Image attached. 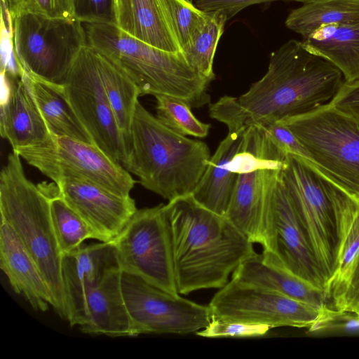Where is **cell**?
Wrapping results in <instances>:
<instances>
[{
    "label": "cell",
    "instance_id": "obj_24",
    "mask_svg": "<svg viewBox=\"0 0 359 359\" xmlns=\"http://www.w3.org/2000/svg\"><path fill=\"white\" fill-rule=\"evenodd\" d=\"M19 74L53 135L67 137L94 144L72 109L63 85L43 81L23 71Z\"/></svg>",
    "mask_w": 359,
    "mask_h": 359
},
{
    "label": "cell",
    "instance_id": "obj_5",
    "mask_svg": "<svg viewBox=\"0 0 359 359\" xmlns=\"http://www.w3.org/2000/svg\"><path fill=\"white\" fill-rule=\"evenodd\" d=\"M83 23L87 43L117 64L136 83L141 95L164 94L187 101L191 108L210 102L212 81L199 74L182 51L153 47L114 23Z\"/></svg>",
    "mask_w": 359,
    "mask_h": 359
},
{
    "label": "cell",
    "instance_id": "obj_20",
    "mask_svg": "<svg viewBox=\"0 0 359 359\" xmlns=\"http://www.w3.org/2000/svg\"><path fill=\"white\" fill-rule=\"evenodd\" d=\"M122 271L118 268L95 286L86 289V320L80 330L111 337H135L121 287Z\"/></svg>",
    "mask_w": 359,
    "mask_h": 359
},
{
    "label": "cell",
    "instance_id": "obj_22",
    "mask_svg": "<svg viewBox=\"0 0 359 359\" xmlns=\"http://www.w3.org/2000/svg\"><path fill=\"white\" fill-rule=\"evenodd\" d=\"M245 128L228 133L191 194L198 204L222 215L226 214L238 177L228 169V164L241 147Z\"/></svg>",
    "mask_w": 359,
    "mask_h": 359
},
{
    "label": "cell",
    "instance_id": "obj_17",
    "mask_svg": "<svg viewBox=\"0 0 359 359\" xmlns=\"http://www.w3.org/2000/svg\"><path fill=\"white\" fill-rule=\"evenodd\" d=\"M5 93L0 107V133L13 151L41 145L53 137L18 72H2Z\"/></svg>",
    "mask_w": 359,
    "mask_h": 359
},
{
    "label": "cell",
    "instance_id": "obj_40",
    "mask_svg": "<svg viewBox=\"0 0 359 359\" xmlns=\"http://www.w3.org/2000/svg\"><path fill=\"white\" fill-rule=\"evenodd\" d=\"M330 104L359 121V79L345 82Z\"/></svg>",
    "mask_w": 359,
    "mask_h": 359
},
{
    "label": "cell",
    "instance_id": "obj_4",
    "mask_svg": "<svg viewBox=\"0 0 359 359\" xmlns=\"http://www.w3.org/2000/svg\"><path fill=\"white\" fill-rule=\"evenodd\" d=\"M280 176L328 284L359 203L300 156L287 154Z\"/></svg>",
    "mask_w": 359,
    "mask_h": 359
},
{
    "label": "cell",
    "instance_id": "obj_33",
    "mask_svg": "<svg viewBox=\"0 0 359 359\" xmlns=\"http://www.w3.org/2000/svg\"><path fill=\"white\" fill-rule=\"evenodd\" d=\"M358 257L359 209L344 240L337 268L327 286L326 296L329 307L336 309L339 305Z\"/></svg>",
    "mask_w": 359,
    "mask_h": 359
},
{
    "label": "cell",
    "instance_id": "obj_38",
    "mask_svg": "<svg viewBox=\"0 0 359 359\" xmlns=\"http://www.w3.org/2000/svg\"><path fill=\"white\" fill-rule=\"evenodd\" d=\"M262 125L273 141L285 153L296 155L309 161V156L301 142L285 126L278 123H266Z\"/></svg>",
    "mask_w": 359,
    "mask_h": 359
},
{
    "label": "cell",
    "instance_id": "obj_7",
    "mask_svg": "<svg viewBox=\"0 0 359 359\" xmlns=\"http://www.w3.org/2000/svg\"><path fill=\"white\" fill-rule=\"evenodd\" d=\"M277 122L295 135L313 165L359 203V121L329 104Z\"/></svg>",
    "mask_w": 359,
    "mask_h": 359
},
{
    "label": "cell",
    "instance_id": "obj_35",
    "mask_svg": "<svg viewBox=\"0 0 359 359\" xmlns=\"http://www.w3.org/2000/svg\"><path fill=\"white\" fill-rule=\"evenodd\" d=\"M8 22L23 14L74 18L72 0H2Z\"/></svg>",
    "mask_w": 359,
    "mask_h": 359
},
{
    "label": "cell",
    "instance_id": "obj_36",
    "mask_svg": "<svg viewBox=\"0 0 359 359\" xmlns=\"http://www.w3.org/2000/svg\"><path fill=\"white\" fill-rule=\"evenodd\" d=\"M271 327L266 325L212 318L210 323L196 334L206 338L257 337L265 335Z\"/></svg>",
    "mask_w": 359,
    "mask_h": 359
},
{
    "label": "cell",
    "instance_id": "obj_11",
    "mask_svg": "<svg viewBox=\"0 0 359 359\" xmlns=\"http://www.w3.org/2000/svg\"><path fill=\"white\" fill-rule=\"evenodd\" d=\"M65 95L95 145L123 164L128 147L105 93L95 48L84 46L63 84Z\"/></svg>",
    "mask_w": 359,
    "mask_h": 359
},
{
    "label": "cell",
    "instance_id": "obj_29",
    "mask_svg": "<svg viewBox=\"0 0 359 359\" xmlns=\"http://www.w3.org/2000/svg\"><path fill=\"white\" fill-rule=\"evenodd\" d=\"M44 188L50 197L52 224L62 255L76 250L87 239L99 241L94 231L61 197L55 182L44 184Z\"/></svg>",
    "mask_w": 359,
    "mask_h": 359
},
{
    "label": "cell",
    "instance_id": "obj_23",
    "mask_svg": "<svg viewBox=\"0 0 359 359\" xmlns=\"http://www.w3.org/2000/svg\"><path fill=\"white\" fill-rule=\"evenodd\" d=\"M115 25L130 36L166 51H182L157 0H114Z\"/></svg>",
    "mask_w": 359,
    "mask_h": 359
},
{
    "label": "cell",
    "instance_id": "obj_14",
    "mask_svg": "<svg viewBox=\"0 0 359 359\" xmlns=\"http://www.w3.org/2000/svg\"><path fill=\"white\" fill-rule=\"evenodd\" d=\"M264 238L263 250L273 253L288 270L326 293V278L310 246L280 171L273 187Z\"/></svg>",
    "mask_w": 359,
    "mask_h": 359
},
{
    "label": "cell",
    "instance_id": "obj_18",
    "mask_svg": "<svg viewBox=\"0 0 359 359\" xmlns=\"http://www.w3.org/2000/svg\"><path fill=\"white\" fill-rule=\"evenodd\" d=\"M280 170L238 174L225 216L252 243L264 245V231L273 187Z\"/></svg>",
    "mask_w": 359,
    "mask_h": 359
},
{
    "label": "cell",
    "instance_id": "obj_26",
    "mask_svg": "<svg viewBox=\"0 0 359 359\" xmlns=\"http://www.w3.org/2000/svg\"><path fill=\"white\" fill-rule=\"evenodd\" d=\"M95 50L101 80L128 152L131 125L141 92L117 64L98 50Z\"/></svg>",
    "mask_w": 359,
    "mask_h": 359
},
{
    "label": "cell",
    "instance_id": "obj_8",
    "mask_svg": "<svg viewBox=\"0 0 359 359\" xmlns=\"http://www.w3.org/2000/svg\"><path fill=\"white\" fill-rule=\"evenodd\" d=\"M18 73L62 86L87 43L83 23L74 18L23 14L10 22Z\"/></svg>",
    "mask_w": 359,
    "mask_h": 359
},
{
    "label": "cell",
    "instance_id": "obj_21",
    "mask_svg": "<svg viewBox=\"0 0 359 359\" xmlns=\"http://www.w3.org/2000/svg\"><path fill=\"white\" fill-rule=\"evenodd\" d=\"M0 266L13 290L36 311L52 305L50 291L36 264L12 228L1 219Z\"/></svg>",
    "mask_w": 359,
    "mask_h": 359
},
{
    "label": "cell",
    "instance_id": "obj_6",
    "mask_svg": "<svg viewBox=\"0 0 359 359\" xmlns=\"http://www.w3.org/2000/svg\"><path fill=\"white\" fill-rule=\"evenodd\" d=\"M20 156L9 154L0 174L1 219L13 230L39 269L55 312L67 320L62 280V254L53 230L50 197L25 175Z\"/></svg>",
    "mask_w": 359,
    "mask_h": 359
},
{
    "label": "cell",
    "instance_id": "obj_15",
    "mask_svg": "<svg viewBox=\"0 0 359 359\" xmlns=\"http://www.w3.org/2000/svg\"><path fill=\"white\" fill-rule=\"evenodd\" d=\"M61 197L98 236L113 241L137 211L130 196H121L90 180L65 177L55 183Z\"/></svg>",
    "mask_w": 359,
    "mask_h": 359
},
{
    "label": "cell",
    "instance_id": "obj_30",
    "mask_svg": "<svg viewBox=\"0 0 359 359\" xmlns=\"http://www.w3.org/2000/svg\"><path fill=\"white\" fill-rule=\"evenodd\" d=\"M226 15L220 11L208 13L205 23L193 35L182 52L189 65L202 76L212 81L213 60L222 35Z\"/></svg>",
    "mask_w": 359,
    "mask_h": 359
},
{
    "label": "cell",
    "instance_id": "obj_31",
    "mask_svg": "<svg viewBox=\"0 0 359 359\" xmlns=\"http://www.w3.org/2000/svg\"><path fill=\"white\" fill-rule=\"evenodd\" d=\"M154 97L156 101V117L163 125L184 136L203 138L208 135L210 125L197 119L187 101L164 94Z\"/></svg>",
    "mask_w": 359,
    "mask_h": 359
},
{
    "label": "cell",
    "instance_id": "obj_37",
    "mask_svg": "<svg viewBox=\"0 0 359 359\" xmlns=\"http://www.w3.org/2000/svg\"><path fill=\"white\" fill-rule=\"evenodd\" d=\"M74 18L84 23H115L114 0H72Z\"/></svg>",
    "mask_w": 359,
    "mask_h": 359
},
{
    "label": "cell",
    "instance_id": "obj_12",
    "mask_svg": "<svg viewBox=\"0 0 359 359\" xmlns=\"http://www.w3.org/2000/svg\"><path fill=\"white\" fill-rule=\"evenodd\" d=\"M121 287L135 337L196 333L212 319L209 306L166 292L136 276L122 272Z\"/></svg>",
    "mask_w": 359,
    "mask_h": 359
},
{
    "label": "cell",
    "instance_id": "obj_13",
    "mask_svg": "<svg viewBox=\"0 0 359 359\" xmlns=\"http://www.w3.org/2000/svg\"><path fill=\"white\" fill-rule=\"evenodd\" d=\"M212 318L262 324L271 328H309L319 311L271 290L231 280L209 303Z\"/></svg>",
    "mask_w": 359,
    "mask_h": 359
},
{
    "label": "cell",
    "instance_id": "obj_39",
    "mask_svg": "<svg viewBox=\"0 0 359 359\" xmlns=\"http://www.w3.org/2000/svg\"><path fill=\"white\" fill-rule=\"evenodd\" d=\"M198 8L205 13L220 11L224 13L227 20L233 17L242 9L257 4L276 1H293L303 4L318 0H190Z\"/></svg>",
    "mask_w": 359,
    "mask_h": 359
},
{
    "label": "cell",
    "instance_id": "obj_1",
    "mask_svg": "<svg viewBox=\"0 0 359 359\" xmlns=\"http://www.w3.org/2000/svg\"><path fill=\"white\" fill-rule=\"evenodd\" d=\"M345 83L326 59L290 40L271 54L266 73L238 97L225 95L210 104V116L229 132L304 115L329 104Z\"/></svg>",
    "mask_w": 359,
    "mask_h": 359
},
{
    "label": "cell",
    "instance_id": "obj_32",
    "mask_svg": "<svg viewBox=\"0 0 359 359\" xmlns=\"http://www.w3.org/2000/svg\"><path fill=\"white\" fill-rule=\"evenodd\" d=\"M163 19L181 50L205 23L208 13L190 0H157Z\"/></svg>",
    "mask_w": 359,
    "mask_h": 359
},
{
    "label": "cell",
    "instance_id": "obj_16",
    "mask_svg": "<svg viewBox=\"0 0 359 359\" xmlns=\"http://www.w3.org/2000/svg\"><path fill=\"white\" fill-rule=\"evenodd\" d=\"M118 268L112 241L81 245L62 255L61 272L67 320L72 327H81L86 323V289L98 285Z\"/></svg>",
    "mask_w": 359,
    "mask_h": 359
},
{
    "label": "cell",
    "instance_id": "obj_25",
    "mask_svg": "<svg viewBox=\"0 0 359 359\" xmlns=\"http://www.w3.org/2000/svg\"><path fill=\"white\" fill-rule=\"evenodd\" d=\"M302 43L337 67L346 83L359 79V25H323L303 36Z\"/></svg>",
    "mask_w": 359,
    "mask_h": 359
},
{
    "label": "cell",
    "instance_id": "obj_2",
    "mask_svg": "<svg viewBox=\"0 0 359 359\" xmlns=\"http://www.w3.org/2000/svg\"><path fill=\"white\" fill-rule=\"evenodd\" d=\"M166 209L180 294L222 288L255 252L253 243L225 215L201 205L191 195L168 201Z\"/></svg>",
    "mask_w": 359,
    "mask_h": 359
},
{
    "label": "cell",
    "instance_id": "obj_34",
    "mask_svg": "<svg viewBox=\"0 0 359 359\" xmlns=\"http://www.w3.org/2000/svg\"><path fill=\"white\" fill-rule=\"evenodd\" d=\"M310 336L359 335V313L325 306L307 328Z\"/></svg>",
    "mask_w": 359,
    "mask_h": 359
},
{
    "label": "cell",
    "instance_id": "obj_3",
    "mask_svg": "<svg viewBox=\"0 0 359 359\" xmlns=\"http://www.w3.org/2000/svg\"><path fill=\"white\" fill-rule=\"evenodd\" d=\"M210 157L204 142L173 131L138 102L122 166L145 189L168 201L191 195Z\"/></svg>",
    "mask_w": 359,
    "mask_h": 359
},
{
    "label": "cell",
    "instance_id": "obj_19",
    "mask_svg": "<svg viewBox=\"0 0 359 359\" xmlns=\"http://www.w3.org/2000/svg\"><path fill=\"white\" fill-rule=\"evenodd\" d=\"M241 282L263 287L320 310L327 306L326 293L288 270L272 252H255L231 275Z\"/></svg>",
    "mask_w": 359,
    "mask_h": 359
},
{
    "label": "cell",
    "instance_id": "obj_10",
    "mask_svg": "<svg viewBox=\"0 0 359 359\" xmlns=\"http://www.w3.org/2000/svg\"><path fill=\"white\" fill-rule=\"evenodd\" d=\"M14 151L55 183L79 177L124 196H130L135 184L121 164L96 145L76 139L53 135L47 143Z\"/></svg>",
    "mask_w": 359,
    "mask_h": 359
},
{
    "label": "cell",
    "instance_id": "obj_41",
    "mask_svg": "<svg viewBox=\"0 0 359 359\" xmlns=\"http://www.w3.org/2000/svg\"><path fill=\"white\" fill-rule=\"evenodd\" d=\"M336 309L359 313V257L355 264L344 294Z\"/></svg>",
    "mask_w": 359,
    "mask_h": 359
},
{
    "label": "cell",
    "instance_id": "obj_28",
    "mask_svg": "<svg viewBox=\"0 0 359 359\" xmlns=\"http://www.w3.org/2000/svg\"><path fill=\"white\" fill-rule=\"evenodd\" d=\"M286 155L259 124L246 127L240 149L231 158L228 169L235 174L258 170H281Z\"/></svg>",
    "mask_w": 359,
    "mask_h": 359
},
{
    "label": "cell",
    "instance_id": "obj_27",
    "mask_svg": "<svg viewBox=\"0 0 359 359\" xmlns=\"http://www.w3.org/2000/svg\"><path fill=\"white\" fill-rule=\"evenodd\" d=\"M285 25L302 37L323 25H359V0H318L303 4L290 13Z\"/></svg>",
    "mask_w": 359,
    "mask_h": 359
},
{
    "label": "cell",
    "instance_id": "obj_9",
    "mask_svg": "<svg viewBox=\"0 0 359 359\" xmlns=\"http://www.w3.org/2000/svg\"><path fill=\"white\" fill-rule=\"evenodd\" d=\"M112 242L122 272L179 294L166 204L137 210Z\"/></svg>",
    "mask_w": 359,
    "mask_h": 359
}]
</instances>
